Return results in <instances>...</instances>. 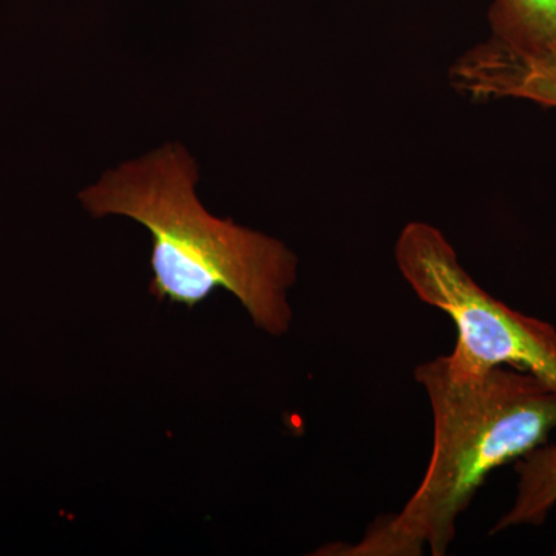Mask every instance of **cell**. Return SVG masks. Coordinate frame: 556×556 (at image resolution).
<instances>
[{
	"mask_svg": "<svg viewBox=\"0 0 556 556\" xmlns=\"http://www.w3.org/2000/svg\"><path fill=\"white\" fill-rule=\"evenodd\" d=\"M200 166L181 142L124 161L78 193L93 218L134 219L150 233L149 292L193 309L230 292L270 336L291 327L288 292L299 258L283 241L211 214L199 197Z\"/></svg>",
	"mask_w": 556,
	"mask_h": 556,
	"instance_id": "6da1fadb",
	"label": "cell"
},
{
	"mask_svg": "<svg viewBox=\"0 0 556 556\" xmlns=\"http://www.w3.org/2000/svg\"><path fill=\"white\" fill-rule=\"evenodd\" d=\"M433 412V448L422 482L396 515L380 517L348 556H444L457 518L496 468L547 444L556 430V390L527 371H457L447 357L417 365Z\"/></svg>",
	"mask_w": 556,
	"mask_h": 556,
	"instance_id": "7a4b0ae2",
	"label": "cell"
},
{
	"mask_svg": "<svg viewBox=\"0 0 556 556\" xmlns=\"http://www.w3.org/2000/svg\"><path fill=\"white\" fill-rule=\"evenodd\" d=\"M397 268L417 298L455 324L457 371L496 367L527 371L556 390V329L492 298L463 268L444 233L424 222L408 223L394 249Z\"/></svg>",
	"mask_w": 556,
	"mask_h": 556,
	"instance_id": "3957f363",
	"label": "cell"
},
{
	"mask_svg": "<svg viewBox=\"0 0 556 556\" xmlns=\"http://www.w3.org/2000/svg\"><path fill=\"white\" fill-rule=\"evenodd\" d=\"M450 83L475 101H532L556 109V50L525 53L490 38L457 58Z\"/></svg>",
	"mask_w": 556,
	"mask_h": 556,
	"instance_id": "277c9868",
	"label": "cell"
},
{
	"mask_svg": "<svg viewBox=\"0 0 556 556\" xmlns=\"http://www.w3.org/2000/svg\"><path fill=\"white\" fill-rule=\"evenodd\" d=\"M517 496L493 526L492 535L522 526H543L556 506V442L540 445L515 463Z\"/></svg>",
	"mask_w": 556,
	"mask_h": 556,
	"instance_id": "5b68a950",
	"label": "cell"
},
{
	"mask_svg": "<svg viewBox=\"0 0 556 556\" xmlns=\"http://www.w3.org/2000/svg\"><path fill=\"white\" fill-rule=\"evenodd\" d=\"M492 38L525 53L556 50V0H492Z\"/></svg>",
	"mask_w": 556,
	"mask_h": 556,
	"instance_id": "8992f818",
	"label": "cell"
}]
</instances>
